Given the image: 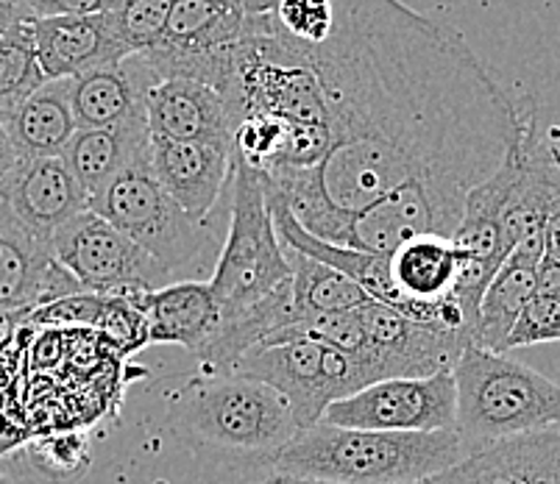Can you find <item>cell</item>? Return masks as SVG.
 <instances>
[{
	"instance_id": "obj_1",
	"label": "cell",
	"mask_w": 560,
	"mask_h": 484,
	"mask_svg": "<svg viewBox=\"0 0 560 484\" xmlns=\"http://www.w3.org/2000/svg\"><path fill=\"white\" fill-rule=\"evenodd\" d=\"M290 43L318 81L329 147L313 170L265 181V192L327 243L401 187L468 196L536 117L533 101L516 104L463 34L401 0H332L329 32Z\"/></svg>"
},
{
	"instance_id": "obj_2",
	"label": "cell",
	"mask_w": 560,
	"mask_h": 484,
	"mask_svg": "<svg viewBox=\"0 0 560 484\" xmlns=\"http://www.w3.org/2000/svg\"><path fill=\"white\" fill-rule=\"evenodd\" d=\"M460 432H365L315 423L268 457L273 473L335 484H405L468 457Z\"/></svg>"
},
{
	"instance_id": "obj_3",
	"label": "cell",
	"mask_w": 560,
	"mask_h": 484,
	"mask_svg": "<svg viewBox=\"0 0 560 484\" xmlns=\"http://www.w3.org/2000/svg\"><path fill=\"white\" fill-rule=\"evenodd\" d=\"M452 376L457 432L468 451L536 432H560V387L522 362L468 345Z\"/></svg>"
},
{
	"instance_id": "obj_4",
	"label": "cell",
	"mask_w": 560,
	"mask_h": 484,
	"mask_svg": "<svg viewBox=\"0 0 560 484\" xmlns=\"http://www.w3.org/2000/svg\"><path fill=\"white\" fill-rule=\"evenodd\" d=\"M293 270L279 239L265 181L232 154V223L210 284L221 318L254 312L290 293Z\"/></svg>"
},
{
	"instance_id": "obj_5",
	"label": "cell",
	"mask_w": 560,
	"mask_h": 484,
	"mask_svg": "<svg viewBox=\"0 0 560 484\" xmlns=\"http://www.w3.org/2000/svg\"><path fill=\"white\" fill-rule=\"evenodd\" d=\"M179 417L192 435L226 451L271 457L299 435L296 417L282 396L262 381L234 374L192 381Z\"/></svg>"
},
{
	"instance_id": "obj_6",
	"label": "cell",
	"mask_w": 560,
	"mask_h": 484,
	"mask_svg": "<svg viewBox=\"0 0 560 484\" xmlns=\"http://www.w3.org/2000/svg\"><path fill=\"white\" fill-rule=\"evenodd\" d=\"M232 374L262 381L282 396L299 432L315 426L335 401L349 399L376 381L369 368L343 351L304 338L257 345L234 365Z\"/></svg>"
},
{
	"instance_id": "obj_7",
	"label": "cell",
	"mask_w": 560,
	"mask_h": 484,
	"mask_svg": "<svg viewBox=\"0 0 560 484\" xmlns=\"http://www.w3.org/2000/svg\"><path fill=\"white\" fill-rule=\"evenodd\" d=\"M95 215L162 264L167 273L185 268L207 246V226L173 201L151 170V151L117 173L90 198Z\"/></svg>"
},
{
	"instance_id": "obj_8",
	"label": "cell",
	"mask_w": 560,
	"mask_h": 484,
	"mask_svg": "<svg viewBox=\"0 0 560 484\" xmlns=\"http://www.w3.org/2000/svg\"><path fill=\"white\" fill-rule=\"evenodd\" d=\"M241 0H173L165 34L145 56L160 79H192L226 93L246 28Z\"/></svg>"
},
{
	"instance_id": "obj_9",
	"label": "cell",
	"mask_w": 560,
	"mask_h": 484,
	"mask_svg": "<svg viewBox=\"0 0 560 484\" xmlns=\"http://www.w3.org/2000/svg\"><path fill=\"white\" fill-rule=\"evenodd\" d=\"M56 262L68 270L84 293L149 295L167 287V273L156 259L137 248L126 234L95 215L93 209L56 232L50 239Z\"/></svg>"
},
{
	"instance_id": "obj_10",
	"label": "cell",
	"mask_w": 560,
	"mask_h": 484,
	"mask_svg": "<svg viewBox=\"0 0 560 484\" xmlns=\"http://www.w3.org/2000/svg\"><path fill=\"white\" fill-rule=\"evenodd\" d=\"M318 423L365 432H457L455 376L374 381L335 401Z\"/></svg>"
},
{
	"instance_id": "obj_11",
	"label": "cell",
	"mask_w": 560,
	"mask_h": 484,
	"mask_svg": "<svg viewBox=\"0 0 560 484\" xmlns=\"http://www.w3.org/2000/svg\"><path fill=\"white\" fill-rule=\"evenodd\" d=\"M363 323L369 331L371 362L382 379H430L452 374L471 340L430 326L412 323L405 315L382 307L376 300L365 304Z\"/></svg>"
},
{
	"instance_id": "obj_12",
	"label": "cell",
	"mask_w": 560,
	"mask_h": 484,
	"mask_svg": "<svg viewBox=\"0 0 560 484\" xmlns=\"http://www.w3.org/2000/svg\"><path fill=\"white\" fill-rule=\"evenodd\" d=\"M0 203L12 212L25 232L48 243L59 228L90 209V196L75 181L62 156L18 160L0 181Z\"/></svg>"
},
{
	"instance_id": "obj_13",
	"label": "cell",
	"mask_w": 560,
	"mask_h": 484,
	"mask_svg": "<svg viewBox=\"0 0 560 484\" xmlns=\"http://www.w3.org/2000/svg\"><path fill=\"white\" fill-rule=\"evenodd\" d=\"M73 293L81 287L56 262L48 243L25 232L0 203V312H34Z\"/></svg>"
},
{
	"instance_id": "obj_14",
	"label": "cell",
	"mask_w": 560,
	"mask_h": 484,
	"mask_svg": "<svg viewBox=\"0 0 560 484\" xmlns=\"http://www.w3.org/2000/svg\"><path fill=\"white\" fill-rule=\"evenodd\" d=\"M45 81H70L90 70L126 59L129 48L117 39L109 12L86 17L25 20Z\"/></svg>"
},
{
	"instance_id": "obj_15",
	"label": "cell",
	"mask_w": 560,
	"mask_h": 484,
	"mask_svg": "<svg viewBox=\"0 0 560 484\" xmlns=\"http://www.w3.org/2000/svg\"><path fill=\"white\" fill-rule=\"evenodd\" d=\"M151 137L232 147L234 120L218 90L192 79H160L145 95Z\"/></svg>"
},
{
	"instance_id": "obj_16",
	"label": "cell",
	"mask_w": 560,
	"mask_h": 484,
	"mask_svg": "<svg viewBox=\"0 0 560 484\" xmlns=\"http://www.w3.org/2000/svg\"><path fill=\"white\" fill-rule=\"evenodd\" d=\"M151 170L187 215L207 221L232 181V147L151 137Z\"/></svg>"
},
{
	"instance_id": "obj_17",
	"label": "cell",
	"mask_w": 560,
	"mask_h": 484,
	"mask_svg": "<svg viewBox=\"0 0 560 484\" xmlns=\"http://www.w3.org/2000/svg\"><path fill=\"white\" fill-rule=\"evenodd\" d=\"M160 81L142 54L68 81V98L79 129H112L145 115V95Z\"/></svg>"
},
{
	"instance_id": "obj_18",
	"label": "cell",
	"mask_w": 560,
	"mask_h": 484,
	"mask_svg": "<svg viewBox=\"0 0 560 484\" xmlns=\"http://www.w3.org/2000/svg\"><path fill=\"white\" fill-rule=\"evenodd\" d=\"M544 262V234L524 237L511 257L502 262L497 276L486 287L477 309L471 345L486 349L491 354H508V340L522 318L529 298L538 293V268Z\"/></svg>"
},
{
	"instance_id": "obj_19",
	"label": "cell",
	"mask_w": 560,
	"mask_h": 484,
	"mask_svg": "<svg viewBox=\"0 0 560 484\" xmlns=\"http://www.w3.org/2000/svg\"><path fill=\"white\" fill-rule=\"evenodd\" d=\"M145 318L149 345H182L198 359L221 326V307L210 284L182 282L145 295Z\"/></svg>"
},
{
	"instance_id": "obj_20",
	"label": "cell",
	"mask_w": 560,
	"mask_h": 484,
	"mask_svg": "<svg viewBox=\"0 0 560 484\" xmlns=\"http://www.w3.org/2000/svg\"><path fill=\"white\" fill-rule=\"evenodd\" d=\"M151 151L149 117H135L112 129H79L65 147V165L75 176L86 196L104 190L112 178Z\"/></svg>"
},
{
	"instance_id": "obj_21",
	"label": "cell",
	"mask_w": 560,
	"mask_h": 484,
	"mask_svg": "<svg viewBox=\"0 0 560 484\" xmlns=\"http://www.w3.org/2000/svg\"><path fill=\"white\" fill-rule=\"evenodd\" d=\"M18 160H50L62 156L79 131L68 98V81H45L3 120Z\"/></svg>"
},
{
	"instance_id": "obj_22",
	"label": "cell",
	"mask_w": 560,
	"mask_h": 484,
	"mask_svg": "<svg viewBox=\"0 0 560 484\" xmlns=\"http://www.w3.org/2000/svg\"><path fill=\"white\" fill-rule=\"evenodd\" d=\"M475 484H560V432L511 437L463 460Z\"/></svg>"
},
{
	"instance_id": "obj_23",
	"label": "cell",
	"mask_w": 560,
	"mask_h": 484,
	"mask_svg": "<svg viewBox=\"0 0 560 484\" xmlns=\"http://www.w3.org/2000/svg\"><path fill=\"white\" fill-rule=\"evenodd\" d=\"M463 262L466 253L452 239L416 237L390 253V276L405 298L446 300L455 293Z\"/></svg>"
},
{
	"instance_id": "obj_24",
	"label": "cell",
	"mask_w": 560,
	"mask_h": 484,
	"mask_svg": "<svg viewBox=\"0 0 560 484\" xmlns=\"http://www.w3.org/2000/svg\"><path fill=\"white\" fill-rule=\"evenodd\" d=\"M290 270H293V282H290V295H293V312L299 320L320 318V315L349 312L371 304L369 293L343 273H338L329 264L310 259L304 253L290 251Z\"/></svg>"
},
{
	"instance_id": "obj_25",
	"label": "cell",
	"mask_w": 560,
	"mask_h": 484,
	"mask_svg": "<svg viewBox=\"0 0 560 484\" xmlns=\"http://www.w3.org/2000/svg\"><path fill=\"white\" fill-rule=\"evenodd\" d=\"M43 84L45 75L34 54L28 23L12 25L7 34H0V120Z\"/></svg>"
},
{
	"instance_id": "obj_26",
	"label": "cell",
	"mask_w": 560,
	"mask_h": 484,
	"mask_svg": "<svg viewBox=\"0 0 560 484\" xmlns=\"http://www.w3.org/2000/svg\"><path fill=\"white\" fill-rule=\"evenodd\" d=\"M25 462L45 484H75L93 465V448L84 432H54L23 451Z\"/></svg>"
},
{
	"instance_id": "obj_27",
	"label": "cell",
	"mask_w": 560,
	"mask_h": 484,
	"mask_svg": "<svg viewBox=\"0 0 560 484\" xmlns=\"http://www.w3.org/2000/svg\"><path fill=\"white\" fill-rule=\"evenodd\" d=\"M171 0H117L109 9L112 28L129 54H149L165 34Z\"/></svg>"
},
{
	"instance_id": "obj_28",
	"label": "cell",
	"mask_w": 560,
	"mask_h": 484,
	"mask_svg": "<svg viewBox=\"0 0 560 484\" xmlns=\"http://www.w3.org/2000/svg\"><path fill=\"white\" fill-rule=\"evenodd\" d=\"M95 334H101L117 354H135L142 345H149L145 295H106Z\"/></svg>"
},
{
	"instance_id": "obj_29",
	"label": "cell",
	"mask_w": 560,
	"mask_h": 484,
	"mask_svg": "<svg viewBox=\"0 0 560 484\" xmlns=\"http://www.w3.org/2000/svg\"><path fill=\"white\" fill-rule=\"evenodd\" d=\"M106 295L73 293L59 300H50L28 315V326H45V329H90L95 331L104 309Z\"/></svg>"
},
{
	"instance_id": "obj_30",
	"label": "cell",
	"mask_w": 560,
	"mask_h": 484,
	"mask_svg": "<svg viewBox=\"0 0 560 484\" xmlns=\"http://www.w3.org/2000/svg\"><path fill=\"white\" fill-rule=\"evenodd\" d=\"M541 343H560V298L536 293L513 326L508 351Z\"/></svg>"
},
{
	"instance_id": "obj_31",
	"label": "cell",
	"mask_w": 560,
	"mask_h": 484,
	"mask_svg": "<svg viewBox=\"0 0 560 484\" xmlns=\"http://www.w3.org/2000/svg\"><path fill=\"white\" fill-rule=\"evenodd\" d=\"M20 17L45 20V17H86V14L109 12L117 0H12Z\"/></svg>"
},
{
	"instance_id": "obj_32",
	"label": "cell",
	"mask_w": 560,
	"mask_h": 484,
	"mask_svg": "<svg viewBox=\"0 0 560 484\" xmlns=\"http://www.w3.org/2000/svg\"><path fill=\"white\" fill-rule=\"evenodd\" d=\"M0 484H45L23 453H0Z\"/></svg>"
},
{
	"instance_id": "obj_33",
	"label": "cell",
	"mask_w": 560,
	"mask_h": 484,
	"mask_svg": "<svg viewBox=\"0 0 560 484\" xmlns=\"http://www.w3.org/2000/svg\"><path fill=\"white\" fill-rule=\"evenodd\" d=\"M555 160L560 165V147L555 145ZM544 259H555L560 262V198L555 203V209L549 212L547 226H544Z\"/></svg>"
},
{
	"instance_id": "obj_34",
	"label": "cell",
	"mask_w": 560,
	"mask_h": 484,
	"mask_svg": "<svg viewBox=\"0 0 560 484\" xmlns=\"http://www.w3.org/2000/svg\"><path fill=\"white\" fill-rule=\"evenodd\" d=\"M538 293L560 298V262L555 259H544L538 268Z\"/></svg>"
},
{
	"instance_id": "obj_35",
	"label": "cell",
	"mask_w": 560,
	"mask_h": 484,
	"mask_svg": "<svg viewBox=\"0 0 560 484\" xmlns=\"http://www.w3.org/2000/svg\"><path fill=\"white\" fill-rule=\"evenodd\" d=\"M28 315L32 312H0V351L14 338L20 326L28 323Z\"/></svg>"
},
{
	"instance_id": "obj_36",
	"label": "cell",
	"mask_w": 560,
	"mask_h": 484,
	"mask_svg": "<svg viewBox=\"0 0 560 484\" xmlns=\"http://www.w3.org/2000/svg\"><path fill=\"white\" fill-rule=\"evenodd\" d=\"M14 165H18V154H14L12 142H9L7 129L0 123V181L9 176V170H12Z\"/></svg>"
},
{
	"instance_id": "obj_37",
	"label": "cell",
	"mask_w": 560,
	"mask_h": 484,
	"mask_svg": "<svg viewBox=\"0 0 560 484\" xmlns=\"http://www.w3.org/2000/svg\"><path fill=\"white\" fill-rule=\"evenodd\" d=\"M432 484H475V479L468 476V471L463 462H457V465L450 468V471L432 476Z\"/></svg>"
},
{
	"instance_id": "obj_38",
	"label": "cell",
	"mask_w": 560,
	"mask_h": 484,
	"mask_svg": "<svg viewBox=\"0 0 560 484\" xmlns=\"http://www.w3.org/2000/svg\"><path fill=\"white\" fill-rule=\"evenodd\" d=\"M18 23H23V17H20L12 0H0V34H7Z\"/></svg>"
},
{
	"instance_id": "obj_39",
	"label": "cell",
	"mask_w": 560,
	"mask_h": 484,
	"mask_svg": "<svg viewBox=\"0 0 560 484\" xmlns=\"http://www.w3.org/2000/svg\"><path fill=\"white\" fill-rule=\"evenodd\" d=\"M262 484H335V482H320V479H302V476H284V473H273L265 479Z\"/></svg>"
},
{
	"instance_id": "obj_40",
	"label": "cell",
	"mask_w": 560,
	"mask_h": 484,
	"mask_svg": "<svg viewBox=\"0 0 560 484\" xmlns=\"http://www.w3.org/2000/svg\"><path fill=\"white\" fill-rule=\"evenodd\" d=\"M246 14H268L273 12V0H241Z\"/></svg>"
},
{
	"instance_id": "obj_41",
	"label": "cell",
	"mask_w": 560,
	"mask_h": 484,
	"mask_svg": "<svg viewBox=\"0 0 560 484\" xmlns=\"http://www.w3.org/2000/svg\"><path fill=\"white\" fill-rule=\"evenodd\" d=\"M405 484H432V476L430 479H419V482H405Z\"/></svg>"
},
{
	"instance_id": "obj_42",
	"label": "cell",
	"mask_w": 560,
	"mask_h": 484,
	"mask_svg": "<svg viewBox=\"0 0 560 484\" xmlns=\"http://www.w3.org/2000/svg\"><path fill=\"white\" fill-rule=\"evenodd\" d=\"M171 3H173V0H171Z\"/></svg>"
}]
</instances>
